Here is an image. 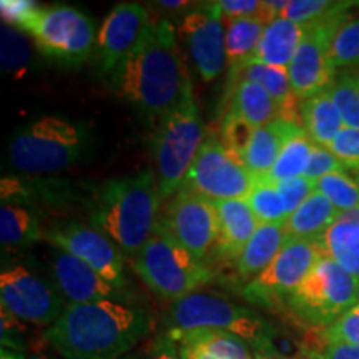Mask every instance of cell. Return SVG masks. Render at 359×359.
Segmentation results:
<instances>
[{"instance_id": "6da1fadb", "label": "cell", "mask_w": 359, "mask_h": 359, "mask_svg": "<svg viewBox=\"0 0 359 359\" xmlns=\"http://www.w3.org/2000/svg\"><path fill=\"white\" fill-rule=\"evenodd\" d=\"M114 92L150 120H161L193 95L173 25L151 20L137 48L110 74Z\"/></svg>"}, {"instance_id": "7a4b0ae2", "label": "cell", "mask_w": 359, "mask_h": 359, "mask_svg": "<svg viewBox=\"0 0 359 359\" xmlns=\"http://www.w3.org/2000/svg\"><path fill=\"white\" fill-rule=\"evenodd\" d=\"M150 331V316L135 304L95 302L69 304L43 333L64 359H122Z\"/></svg>"}, {"instance_id": "3957f363", "label": "cell", "mask_w": 359, "mask_h": 359, "mask_svg": "<svg viewBox=\"0 0 359 359\" xmlns=\"http://www.w3.org/2000/svg\"><path fill=\"white\" fill-rule=\"evenodd\" d=\"M161 195L154 172L111 178L90 201V223L123 253L135 257L158 224Z\"/></svg>"}, {"instance_id": "277c9868", "label": "cell", "mask_w": 359, "mask_h": 359, "mask_svg": "<svg viewBox=\"0 0 359 359\" xmlns=\"http://www.w3.org/2000/svg\"><path fill=\"white\" fill-rule=\"evenodd\" d=\"M145 285L167 302H182L213 280L212 269L178 243L158 222L147 245L132 257Z\"/></svg>"}, {"instance_id": "5b68a950", "label": "cell", "mask_w": 359, "mask_h": 359, "mask_svg": "<svg viewBox=\"0 0 359 359\" xmlns=\"http://www.w3.org/2000/svg\"><path fill=\"white\" fill-rule=\"evenodd\" d=\"M168 331L219 330L241 338L258 354L275 356L276 331L253 309L217 296L195 293L172 304L167 313Z\"/></svg>"}, {"instance_id": "8992f818", "label": "cell", "mask_w": 359, "mask_h": 359, "mask_svg": "<svg viewBox=\"0 0 359 359\" xmlns=\"http://www.w3.org/2000/svg\"><path fill=\"white\" fill-rule=\"evenodd\" d=\"M88 145L85 125L58 116H43L12 137L8 156L12 165L27 173H55L82 158Z\"/></svg>"}, {"instance_id": "52a82bcc", "label": "cell", "mask_w": 359, "mask_h": 359, "mask_svg": "<svg viewBox=\"0 0 359 359\" xmlns=\"http://www.w3.org/2000/svg\"><path fill=\"white\" fill-rule=\"evenodd\" d=\"M205 142V123L190 95L160 120L154 135V160L161 200L177 195Z\"/></svg>"}, {"instance_id": "ba28073f", "label": "cell", "mask_w": 359, "mask_h": 359, "mask_svg": "<svg viewBox=\"0 0 359 359\" xmlns=\"http://www.w3.org/2000/svg\"><path fill=\"white\" fill-rule=\"evenodd\" d=\"M359 303V281L327 257H321L286 304L294 316L316 327L331 326Z\"/></svg>"}, {"instance_id": "9c48e42d", "label": "cell", "mask_w": 359, "mask_h": 359, "mask_svg": "<svg viewBox=\"0 0 359 359\" xmlns=\"http://www.w3.org/2000/svg\"><path fill=\"white\" fill-rule=\"evenodd\" d=\"M20 30L32 37L43 55L64 64H82L95 52V25L77 7L39 6Z\"/></svg>"}, {"instance_id": "30bf717a", "label": "cell", "mask_w": 359, "mask_h": 359, "mask_svg": "<svg viewBox=\"0 0 359 359\" xmlns=\"http://www.w3.org/2000/svg\"><path fill=\"white\" fill-rule=\"evenodd\" d=\"M257 178L240 156L231 154L217 137L205 138L180 190L212 201L246 200Z\"/></svg>"}, {"instance_id": "8fae6325", "label": "cell", "mask_w": 359, "mask_h": 359, "mask_svg": "<svg viewBox=\"0 0 359 359\" xmlns=\"http://www.w3.org/2000/svg\"><path fill=\"white\" fill-rule=\"evenodd\" d=\"M321 257L325 255L316 240H286L273 263L262 275L246 283L241 294L257 306L273 308L278 303H286Z\"/></svg>"}, {"instance_id": "7c38bea8", "label": "cell", "mask_w": 359, "mask_h": 359, "mask_svg": "<svg viewBox=\"0 0 359 359\" xmlns=\"http://www.w3.org/2000/svg\"><path fill=\"white\" fill-rule=\"evenodd\" d=\"M60 291L24 266L4 269L0 303L17 320L35 326H52L69 306Z\"/></svg>"}, {"instance_id": "4fadbf2b", "label": "cell", "mask_w": 359, "mask_h": 359, "mask_svg": "<svg viewBox=\"0 0 359 359\" xmlns=\"http://www.w3.org/2000/svg\"><path fill=\"white\" fill-rule=\"evenodd\" d=\"M160 223L200 262L205 263L210 251L217 250L219 218L212 200L178 190Z\"/></svg>"}, {"instance_id": "5bb4252c", "label": "cell", "mask_w": 359, "mask_h": 359, "mask_svg": "<svg viewBox=\"0 0 359 359\" xmlns=\"http://www.w3.org/2000/svg\"><path fill=\"white\" fill-rule=\"evenodd\" d=\"M43 238L60 251L82 259L116 288L128 290L122 253L118 246L102 231L87 224L69 223L50 228L43 233Z\"/></svg>"}, {"instance_id": "9a60e30c", "label": "cell", "mask_w": 359, "mask_h": 359, "mask_svg": "<svg viewBox=\"0 0 359 359\" xmlns=\"http://www.w3.org/2000/svg\"><path fill=\"white\" fill-rule=\"evenodd\" d=\"M191 60L203 82H212L226 65V29L218 2L201 4L178 27Z\"/></svg>"}, {"instance_id": "2e32d148", "label": "cell", "mask_w": 359, "mask_h": 359, "mask_svg": "<svg viewBox=\"0 0 359 359\" xmlns=\"http://www.w3.org/2000/svg\"><path fill=\"white\" fill-rule=\"evenodd\" d=\"M151 20L147 8L135 2L116 4L97 34L95 58L102 74H111L140 43Z\"/></svg>"}, {"instance_id": "e0dca14e", "label": "cell", "mask_w": 359, "mask_h": 359, "mask_svg": "<svg viewBox=\"0 0 359 359\" xmlns=\"http://www.w3.org/2000/svg\"><path fill=\"white\" fill-rule=\"evenodd\" d=\"M330 22L309 25L306 34L288 67V75L294 95L299 100L325 92L333 83L336 69L327 50Z\"/></svg>"}, {"instance_id": "ac0fdd59", "label": "cell", "mask_w": 359, "mask_h": 359, "mask_svg": "<svg viewBox=\"0 0 359 359\" xmlns=\"http://www.w3.org/2000/svg\"><path fill=\"white\" fill-rule=\"evenodd\" d=\"M52 275L57 290L69 304H83L95 302H118L132 304L128 290H120L98 275L87 263L74 255L58 251L53 257Z\"/></svg>"}, {"instance_id": "d6986e66", "label": "cell", "mask_w": 359, "mask_h": 359, "mask_svg": "<svg viewBox=\"0 0 359 359\" xmlns=\"http://www.w3.org/2000/svg\"><path fill=\"white\" fill-rule=\"evenodd\" d=\"M219 218V236L217 253L228 259L240 258L259 222L246 200L213 201Z\"/></svg>"}, {"instance_id": "ffe728a7", "label": "cell", "mask_w": 359, "mask_h": 359, "mask_svg": "<svg viewBox=\"0 0 359 359\" xmlns=\"http://www.w3.org/2000/svg\"><path fill=\"white\" fill-rule=\"evenodd\" d=\"M238 82H255L262 85L280 107V118L303 127L302 100L294 95L288 69L269 65H246L230 74V82H228L230 87H235Z\"/></svg>"}, {"instance_id": "44dd1931", "label": "cell", "mask_w": 359, "mask_h": 359, "mask_svg": "<svg viewBox=\"0 0 359 359\" xmlns=\"http://www.w3.org/2000/svg\"><path fill=\"white\" fill-rule=\"evenodd\" d=\"M308 27L298 25L294 22L280 19L266 25L253 55L248 58L246 65H269L288 69L293 60L299 43L306 34ZM243 69V67H241Z\"/></svg>"}, {"instance_id": "7402d4cb", "label": "cell", "mask_w": 359, "mask_h": 359, "mask_svg": "<svg viewBox=\"0 0 359 359\" xmlns=\"http://www.w3.org/2000/svg\"><path fill=\"white\" fill-rule=\"evenodd\" d=\"M303 127L278 118L275 122L259 127L253 132V137L246 147L241 160L255 178H263L276 163L285 143L298 133Z\"/></svg>"}, {"instance_id": "603a6c76", "label": "cell", "mask_w": 359, "mask_h": 359, "mask_svg": "<svg viewBox=\"0 0 359 359\" xmlns=\"http://www.w3.org/2000/svg\"><path fill=\"white\" fill-rule=\"evenodd\" d=\"M286 243L285 224H259L243 253L236 259V273L241 281L250 283L262 275Z\"/></svg>"}, {"instance_id": "cb8c5ba5", "label": "cell", "mask_w": 359, "mask_h": 359, "mask_svg": "<svg viewBox=\"0 0 359 359\" xmlns=\"http://www.w3.org/2000/svg\"><path fill=\"white\" fill-rule=\"evenodd\" d=\"M321 253L359 281V223L344 215L316 238Z\"/></svg>"}, {"instance_id": "d4e9b609", "label": "cell", "mask_w": 359, "mask_h": 359, "mask_svg": "<svg viewBox=\"0 0 359 359\" xmlns=\"http://www.w3.org/2000/svg\"><path fill=\"white\" fill-rule=\"evenodd\" d=\"M339 218V212L320 191L314 193L285 223L286 240H316Z\"/></svg>"}, {"instance_id": "484cf974", "label": "cell", "mask_w": 359, "mask_h": 359, "mask_svg": "<svg viewBox=\"0 0 359 359\" xmlns=\"http://www.w3.org/2000/svg\"><path fill=\"white\" fill-rule=\"evenodd\" d=\"M230 114L257 130L280 118V107L259 83L238 82L231 92Z\"/></svg>"}, {"instance_id": "4316f807", "label": "cell", "mask_w": 359, "mask_h": 359, "mask_svg": "<svg viewBox=\"0 0 359 359\" xmlns=\"http://www.w3.org/2000/svg\"><path fill=\"white\" fill-rule=\"evenodd\" d=\"M303 128L321 147H330L343 130V118L327 90L302 102Z\"/></svg>"}, {"instance_id": "83f0119b", "label": "cell", "mask_w": 359, "mask_h": 359, "mask_svg": "<svg viewBox=\"0 0 359 359\" xmlns=\"http://www.w3.org/2000/svg\"><path fill=\"white\" fill-rule=\"evenodd\" d=\"M177 344H191L205 349L217 359H255L250 344L238 336L219 330L167 331Z\"/></svg>"}, {"instance_id": "f1b7e54d", "label": "cell", "mask_w": 359, "mask_h": 359, "mask_svg": "<svg viewBox=\"0 0 359 359\" xmlns=\"http://www.w3.org/2000/svg\"><path fill=\"white\" fill-rule=\"evenodd\" d=\"M226 24V65L230 74L245 67L248 58L266 29V22L259 17L223 19Z\"/></svg>"}, {"instance_id": "f546056e", "label": "cell", "mask_w": 359, "mask_h": 359, "mask_svg": "<svg viewBox=\"0 0 359 359\" xmlns=\"http://www.w3.org/2000/svg\"><path fill=\"white\" fill-rule=\"evenodd\" d=\"M314 145L316 143L309 138L306 130L302 128L285 143L276 163L273 165V168L269 170L268 175H264L263 178H257V182L276 185V183L285 182V180L303 177L308 168L309 158H311Z\"/></svg>"}, {"instance_id": "4dcf8cb0", "label": "cell", "mask_w": 359, "mask_h": 359, "mask_svg": "<svg viewBox=\"0 0 359 359\" xmlns=\"http://www.w3.org/2000/svg\"><path fill=\"white\" fill-rule=\"evenodd\" d=\"M327 50L334 69L359 65V17L344 13L330 22Z\"/></svg>"}, {"instance_id": "1f68e13d", "label": "cell", "mask_w": 359, "mask_h": 359, "mask_svg": "<svg viewBox=\"0 0 359 359\" xmlns=\"http://www.w3.org/2000/svg\"><path fill=\"white\" fill-rule=\"evenodd\" d=\"M42 235L39 219L24 206L4 203L0 208V243L2 246H24Z\"/></svg>"}, {"instance_id": "d6a6232c", "label": "cell", "mask_w": 359, "mask_h": 359, "mask_svg": "<svg viewBox=\"0 0 359 359\" xmlns=\"http://www.w3.org/2000/svg\"><path fill=\"white\" fill-rule=\"evenodd\" d=\"M354 6H359V2H353V0H346V2L344 0H288V6L283 11L281 17L298 25L309 27L344 15Z\"/></svg>"}, {"instance_id": "836d02e7", "label": "cell", "mask_w": 359, "mask_h": 359, "mask_svg": "<svg viewBox=\"0 0 359 359\" xmlns=\"http://www.w3.org/2000/svg\"><path fill=\"white\" fill-rule=\"evenodd\" d=\"M327 93L339 110L344 127L359 130V75L353 72L336 75L333 83L327 87Z\"/></svg>"}, {"instance_id": "e575fe53", "label": "cell", "mask_w": 359, "mask_h": 359, "mask_svg": "<svg viewBox=\"0 0 359 359\" xmlns=\"http://www.w3.org/2000/svg\"><path fill=\"white\" fill-rule=\"evenodd\" d=\"M316 191L326 196L341 213L359 210V183L344 172L330 173L316 182Z\"/></svg>"}, {"instance_id": "d590c367", "label": "cell", "mask_w": 359, "mask_h": 359, "mask_svg": "<svg viewBox=\"0 0 359 359\" xmlns=\"http://www.w3.org/2000/svg\"><path fill=\"white\" fill-rule=\"evenodd\" d=\"M246 203L253 210L259 224H285L288 219L280 191L271 183L257 182V185L246 196Z\"/></svg>"}, {"instance_id": "8d00e7d4", "label": "cell", "mask_w": 359, "mask_h": 359, "mask_svg": "<svg viewBox=\"0 0 359 359\" xmlns=\"http://www.w3.org/2000/svg\"><path fill=\"white\" fill-rule=\"evenodd\" d=\"M32 57V45L20 29L2 24V70L7 74L24 70Z\"/></svg>"}, {"instance_id": "74e56055", "label": "cell", "mask_w": 359, "mask_h": 359, "mask_svg": "<svg viewBox=\"0 0 359 359\" xmlns=\"http://www.w3.org/2000/svg\"><path fill=\"white\" fill-rule=\"evenodd\" d=\"M327 148L343 165L344 173H349L359 183V130L344 127Z\"/></svg>"}, {"instance_id": "f35d334b", "label": "cell", "mask_w": 359, "mask_h": 359, "mask_svg": "<svg viewBox=\"0 0 359 359\" xmlns=\"http://www.w3.org/2000/svg\"><path fill=\"white\" fill-rule=\"evenodd\" d=\"M326 344H349L359 346V303L343 314L333 325L323 330Z\"/></svg>"}, {"instance_id": "ab89813d", "label": "cell", "mask_w": 359, "mask_h": 359, "mask_svg": "<svg viewBox=\"0 0 359 359\" xmlns=\"http://www.w3.org/2000/svg\"><path fill=\"white\" fill-rule=\"evenodd\" d=\"M253 132L255 128H251L248 123L228 111V114L224 115L219 140H222L223 145L226 147L231 154H235L241 158L246 147H248L251 137H253Z\"/></svg>"}, {"instance_id": "60d3db41", "label": "cell", "mask_w": 359, "mask_h": 359, "mask_svg": "<svg viewBox=\"0 0 359 359\" xmlns=\"http://www.w3.org/2000/svg\"><path fill=\"white\" fill-rule=\"evenodd\" d=\"M276 188L280 191L286 215L290 218L313 195L314 190H316V183L306 177H296L276 183Z\"/></svg>"}, {"instance_id": "b9f144b4", "label": "cell", "mask_w": 359, "mask_h": 359, "mask_svg": "<svg viewBox=\"0 0 359 359\" xmlns=\"http://www.w3.org/2000/svg\"><path fill=\"white\" fill-rule=\"evenodd\" d=\"M336 172H344L343 165L339 163V160L336 158L333 151L330 150L327 147H321V145H314L313 151H311V158H309L308 168L304 172L303 177H306L311 182H320L323 177L330 173H336Z\"/></svg>"}, {"instance_id": "7bdbcfd3", "label": "cell", "mask_w": 359, "mask_h": 359, "mask_svg": "<svg viewBox=\"0 0 359 359\" xmlns=\"http://www.w3.org/2000/svg\"><path fill=\"white\" fill-rule=\"evenodd\" d=\"M39 4L32 0H2L0 2V12H2L4 24L22 29L29 17L37 11Z\"/></svg>"}, {"instance_id": "ee69618b", "label": "cell", "mask_w": 359, "mask_h": 359, "mask_svg": "<svg viewBox=\"0 0 359 359\" xmlns=\"http://www.w3.org/2000/svg\"><path fill=\"white\" fill-rule=\"evenodd\" d=\"M22 333H24V325L11 313L2 309L0 314V334H2V348L11 349V351L20 353L22 348Z\"/></svg>"}, {"instance_id": "f6af8a7d", "label": "cell", "mask_w": 359, "mask_h": 359, "mask_svg": "<svg viewBox=\"0 0 359 359\" xmlns=\"http://www.w3.org/2000/svg\"><path fill=\"white\" fill-rule=\"evenodd\" d=\"M304 356L308 359H359V346L325 344L321 349H309Z\"/></svg>"}, {"instance_id": "bcb514c9", "label": "cell", "mask_w": 359, "mask_h": 359, "mask_svg": "<svg viewBox=\"0 0 359 359\" xmlns=\"http://www.w3.org/2000/svg\"><path fill=\"white\" fill-rule=\"evenodd\" d=\"M151 359H180L177 343L170 338L168 334L160 336L154 346V354Z\"/></svg>"}, {"instance_id": "7dc6e473", "label": "cell", "mask_w": 359, "mask_h": 359, "mask_svg": "<svg viewBox=\"0 0 359 359\" xmlns=\"http://www.w3.org/2000/svg\"><path fill=\"white\" fill-rule=\"evenodd\" d=\"M177 346L180 359H217L198 346H191V344H177Z\"/></svg>"}, {"instance_id": "c3c4849f", "label": "cell", "mask_w": 359, "mask_h": 359, "mask_svg": "<svg viewBox=\"0 0 359 359\" xmlns=\"http://www.w3.org/2000/svg\"><path fill=\"white\" fill-rule=\"evenodd\" d=\"M156 4L163 8H167V11H183V8L195 6V4L187 2V0H161V2H156Z\"/></svg>"}, {"instance_id": "681fc988", "label": "cell", "mask_w": 359, "mask_h": 359, "mask_svg": "<svg viewBox=\"0 0 359 359\" xmlns=\"http://www.w3.org/2000/svg\"><path fill=\"white\" fill-rule=\"evenodd\" d=\"M0 359H25L22 356L20 353H15V351H11V349H4L2 348V353H0Z\"/></svg>"}, {"instance_id": "f907efd6", "label": "cell", "mask_w": 359, "mask_h": 359, "mask_svg": "<svg viewBox=\"0 0 359 359\" xmlns=\"http://www.w3.org/2000/svg\"><path fill=\"white\" fill-rule=\"evenodd\" d=\"M255 359H302V358H285V356H280V354H275V356H264V354H258Z\"/></svg>"}, {"instance_id": "816d5d0a", "label": "cell", "mask_w": 359, "mask_h": 359, "mask_svg": "<svg viewBox=\"0 0 359 359\" xmlns=\"http://www.w3.org/2000/svg\"><path fill=\"white\" fill-rule=\"evenodd\" d=\"M27 359H50V358L42 356V354H35V356H30V358H27Z\"/></svg>"}, {"instance_id": "f5cc1de1", "label": "cell", "mask_w": 359, "mask_h": 359, "mask_svg": "<svg viewBox=\"0 0 359 359\" xmlns=\"http://www.w3.org/2000/svg\"><path fill=\"white\" fill-rule=\"evenodd\" d=\"M122 359H142V358H138V356H125Z\"/></svg>"}]
</instances>
